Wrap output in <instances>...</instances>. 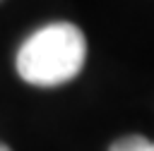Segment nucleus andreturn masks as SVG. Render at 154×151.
Masks as SVG:
<instances>
[{"mask_svg":"<svg viewBox=\"0 0 154 151\" xmlns=\"http://www.w3.org/2000/svg\"><path fill=\"white\" fill-rule=\"evenodd\" d=\"M87 41L70 22H53L34 31L17 53V72L34 86H58L84 67Z\"/></svg>","mask_w":154,"mask_h":151,"instance_id":"f257e3e1","label":"nucleus"},{"mask_svg":"<svg viewBox=\"0 0 154 151\" xmlns=\"http://www.w3.org/2000/svg\"><path fill=\"white\" fill-rule=\"evenodd\" d=\"M108 151H154V141H149L140 134H132V137H123V139L113 141Z\"/></svg>","mask_w":154,"mask_h":151,"instance_id":"f03ea898","label":"nucleus"},{"mask_svg":"<svg viewBox=\"0 0 154 151\" xmlns=\"http://www.w3.org/2000/svg\"><path fill=\"white\" fill-rule=\"evenodd\" d=\"M0 151H12V149H10L7 144H2V141H0Z\"/></svg>","mask_w":154,"mask_h":151,"instance_id":"7ed1b4c3","label":"nucleus"}]
</instances>
